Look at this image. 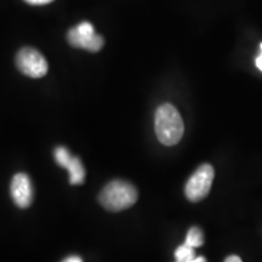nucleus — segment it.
Here are the masks:
<instances>
[{"label": "nucleus", "instance_id": "obj_1", "mask_svg": "<svg viewBox=\"0 0 262 262\" xmlns=\"http://www.w3.org/2000/svg\"><path fill=\"white\" fill-rule=\"evenodd\" d=\"M155 127L159 142L165 146L179 143L185 131V125L179 111L170 103L158 107L155 117Z\"/></svg>", "mask_w": 262, "mask_h": 262}, {"label": "nucleus", "instance_id": "obj_2", "mask_svg": "<svg viewBox=\"0 0 262 262\" xmlns=\"http://www.w3.org/2000/svg\"><path fill=\"white\" fill-rule=\"evenodd\" d=\"M139 193L135 186L122 180L107 183L98 195L101 205L108 211H122L137 202Z\"/></svg>", "mask_w": 262, "mask_h": 262}, {"label": "nucleus", "instance_id": "obj_3", "mask_svg": "<svg viewBox=\"0 0 262 262\" xmlns=\"http://www.w3.org/2000/svg\"><path fill=\"white\" fill-rule=\"evenodd\" d=\"M214 175V168L210 164H203L199 166L186 183L185 193L188 201L193 203L203 201L210 192Z\"/></svg>", "mask_w": 262, "mask_h": 262}, {"label": "nucleus", "instance_id": "obj_4", "mask_svg": "<svg viewBox=\"0 0 262 262\" xmlns=\"http://www.w3.org/2000/svg\"><path fill=\"white\" fill-rule=\"evenodd\" d=\"M67 40L72 47L85 49L90 52L100 51L104 44L103 38L95 32L94 26L88 21L72 28L67 34Z\"/></svg>", "mask_w": 262, "mask_h": 262}, {"label": "nucleus", "instance_id": "obj_5", "mask_svg": "<svg viewBox=\"0 0 262 262\" xmlns=\"http://www.w3.org/2000/svg\"><path fill=\"white\" fill-rule=\"evenodd\" d=\"M16 66L21 73L31 78H41L48 73V61L37 49L24 48L16 56Z\"/></svg>", "mask_w": 262, "mask_h": 262}, {"label": "nucleus", "instance_id": "obj_6", "mask_svg": "<svg viewBox=\"0 0 262 262\" xmlns=\"http://www.w3.org/2000/svg\"><path fill=\"white\" fill-rule=\"evenodd\" d=\"M55 162L61 168H66L70 172L71 185H81L85 181V169L79 157H73L63 146H58L54 149Z\"/></svg>", "mask_w": 262, "mask_h": 262}, {"label": "nucleus", "instance_id": "obj_7", "mask_svg": "<svg viewBox=\"0 0 262 262\" xmlns=\"http://www.w3.org/2000/svg\"><path fill=\"white\" fill-rule=\"evenodd\" d=\"M10 193H11L12 201L18 208L27 209L31 206L33 202V185L31 178L25 172L16 173L12 178L11 185H10Z\"/></svg>", "mask_w": 262, "mask_h": 262}, {"label": "nucleus", "instance_id": "obj_8", "mask_svg": "<svg viewBox=\"0 0 262 262\" xmlns=\"http://www.w3.org/2000/svg\"><path fill=\"white\" fill-rule=\"evenodd\" d=\"M204 243V234L199 227H192L188 231L187 237H186L185 244L189 245L192 248H199Z\"/></svg>", "mask_w": 262, "mask_h": 262}, {"label": "nucleus", "instance_id": "obj_9", "mask_svg": "<svg viewBox=\"0 0 262 262\" xmlns=\"http://www.w3.org/2000/svg\"><path fill=\"white\" fill-rule=\"evenodd\" d=\"M195 257V251L194 248L189 247V245L183 243L182 245L176 249L175 251V258L176 262H185V261H189L193 260Z\"/></svg>", "mask_w": 262, "mask_h": 262}, {"label": "nucleus", "instance_id": "obj_10", "mask_svg": "<svg viewBox=\"0 0 262 262\" xmlns=\"http://www.w3.org/2000/svg\"><path fill=\"white\" fill-rule=\"evenodd\" d=\"M25 2L31 5H45V4H50V3L54 2V0H25Z\"/></svg>", "mask_w": 262, "mask_h": 262}, {"label": "nucleus", "instance_id": "obj_11", "mask_svg": "<svg viewBox=\"0 0 262 262\" xmlns=\"http://www.w3.org/2000/svg\"><path fill=\"white\" fill-rule=\"evenodd\" d=\"M255 63H256V67L258 68L262 72V42L260 45V55L256 57V60H255Z\"/></svg>", "mask_w": 262, "mask_h": 262}, {"label": "nucleus", "instance_id": "obj_12", "mask_svg": "<svg viewBox=\"0 0 262 262\" xmlns=\"http://www.w3.org/2000/svg\"><path fill=\"white\" fill-rule=\"evenodd\" d=\"M62 262H83V258L78 255H72V256H68L67 258H64Z\"/></svg>", "mask_w": 262, "mask_h": 262}, {"label": "nucleus", "instance_id": "obj_13", "mask_svg": "<svg viewBox=\"0 0 262 262\" xmlns=\"http://www.w3.org/2000/svg\"><path fill=\"white\" fill-rule=\"evenodd\" d=\"M225 262H243V261H242L241 257H238L237 255H231V256L226 258Z\"/></svg>", "mask_w": 262, "mask_h": 262}, {"label": "nucleus", "instance_id": "obj_14", "mask_svg": "<svg viewBox=\"0 0 262 262\" xmlns=\"http://www.w3.org/2000/svg\"><path fill=\"white\" fill-rule=\"evenodd\" d=\"M185 262H206V260H205V257H203V256H195L193 260L185 261Z\"/></svg>", "mask_w": 262, "mask_h": 262}]
</instances>
